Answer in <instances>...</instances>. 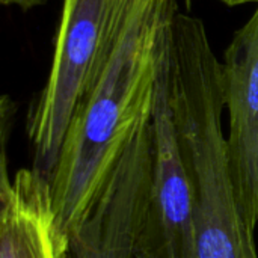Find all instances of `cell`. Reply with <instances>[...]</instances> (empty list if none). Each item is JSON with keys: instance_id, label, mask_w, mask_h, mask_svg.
Here are the masks:
<instances>
[{"instance_id": "9c48e42d", "label": "cell", "mask_w": 258, "mask_h": 258, "mask_svg": "<svg viewBox=\"0 0 258 258\" xmlns=\"http://www.w3.org/2000/svg\"><path fill=\"white\" fill-rule=\"evenodd\" d=\"M184 2V6L187 11H190L192 5L197 2V0H183ZM221 2L222 5L228 6V8H237V6H245V5H252V3H257L258 0H218Z\"/></svg>"}, {"instance_id": "ba28073f", "label": "cell", "mask_w": 258, "mask_h": 258, "mask_svg": "<svg viewBox=\"0 0 258 258\" xmlns=\"http://www.w3.org/2000/svg\"><path fill=\"white\" fill-rule=\"evenodd\" d=\"M48 0H0L5 8H15L21 12H29L35 8L44 6Z\"/></svg>"}, {"instance_id": "277c9868", "label": "cell", "mask_w": 258, "mask_h": 258, "mask_svg": "<svg viewBox=\"0 0 258 258\" xmlns=\"http://www.w3.org/2000/svg\"><path fill=\"white\" fill-rule=\"evenodd\" d=\"M174 39V35H172ZM172 44L157 80L153 109V186L136 258H201L195 195L178 144L171 103Z\"/></svg>"}, {"instance_id": "7a4b0ae2", "label": "cell", "mask_w": 258, "mask_h": 258, "mask_svg": "<svg viewBox=\"0 0 258 258\" xmlns=\"http://www.w3.org/2000/svg\"><path fill=\"white\" fill-rule=\"evenodd\" d=\"M172 33L171 103L195 195L200 255L258 258L255 230L242 215L228 166L221 60L201 18L178 11Z\"/></svg>"}, {"instance_id": "5b68a950", "label": "cell", "mask_w": 258, "mask_h": 258, "mask_svg": "<svg viewBox=\"0 0 258 258\" xmlns=\"http://www.w3.org/2000/svg\"><path fill=\"white\" fill-rule=\"evenodd\" d=\"M153 125L147 121L127 145L89 215L68 240L63 258H136L153 186Z\"/></svg>"}, {"instance_id": "8992f818", "label": "cell", "mask_w": 258, "mask_h": 258, "mask_svg": "<svg viewBox=\"0 0 258 258\" xmlns=\"http://www.w3.org/2000/svg\"><path fill=\"white\" fill-rule=\"evenodd\" d=\"M228 113L227 151L234 195L248 225L258 224V2L221 62Z\"/></svg>"}, {"instance_id": "6da1fadb", "label": "cell", "mask_w": 258, "mask_h": 258, "mask_svg": "<svg viewBox=\"0 0 258 258\" xmlns=\"http://www.w3.org/2000/svg\"><path fill=\"white\" fill-rule=\"evenodd\" d=\"M175 0H122L106 56L68 125L50 175L59 240L89 215L139 127L151 121L157 80L172 44Z\"/></svg>"}, {"instance_id": "52a82bcc", "label": "cell", "mask_w": 258, "mask_h": 258, "mask_svg": "<svg viewBox=\"0 0 258 258\" xmlns=\"http://www.w3.org/2000/svg\"><path fill=\"white\" fill-rule=\"evenodd\" d=\"M56 230L50 180L21 168L14 175L0 157V258H63Z\"/></svg>"}, {"instance_id": "3957f363", "label": "cell", "mask_w": 258, "mask_h": 258, "mask_svg": "<svg viewBox=\"0 0 258 258\" xmlns=\"http://www.w3.org/2000/svg\"><path fill=\"white\" fill-rule=\"evenodd\" d=\"M121 3L122 0H62L48 76L26 116L33 168L48 178L77 106L106 56Z\"/></svg>"}]
</instances>
